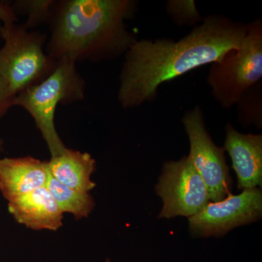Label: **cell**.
<instances>
[{"label":"cell","instance_id":"1","mask_svg":"<svg viewBox=\"0 0 262 262\" xmlns=\"http://www.w3.org/2000/svg\"><path fill=\"white\" fill-rule=\"evenodd\" d=\"M246 33V24L211 14L178 41L137 39L124 55L119 77V103L129 110L152 102L160 85L220 61L241 46Z\"/></svg>","mask_w":262,"mask_h":262},{"label":"cell","instance_id":"2","mask_svg":"<svg viewBox=\"0 0 262 262\" xmlns=\"http://www.w3.org/2000/svg\"><path fill=\"white\" fill-rule=\"evenodd\" d=\"M135 0L55 1L46 51L54 61L98 63L124 56L137 40L125 21L136 15Z\"/></svg>","mask_w":262,"mask_h":262},{"label":"cell","instance_id":"3","mask_svg":"<svg viewBox=\"0 0 262 262\" xmlns=\"http://www.w3.org/2000/svg\"><path fill=\"white\" fill-rule=\"evenodd\" d=\"M76 63L70 58L59 60L46 78L22 91L13 100V106L23 108L32 117L51 157L61 154L67 148L56 128L57 107L82 101L85 95V82Z\"/></svg>","mask_w":262,"mask_h":262},{"label":"cell","instance_id":"4","mask_svg":"<svg viewBox=\"0 0 262 262\" xmlns=\"http://www.w3.org/2000/svg\"><path fill=\"white\" fill-rule=\"evenodd\" d=\"M4 45L0 49V83L14 99L17 95L42 81L56 61L46 53L47 37L16 23L0 29Z\"/></svg>","mask_w":262,"mask_h":262},{"label":"cell","instance_id":"5","mask_svg":"<svg viewBox=\"0 0 262 262\" xmlns=\"http://www.w3.org/2000/svg\"><path fill=\"white\" fill-rule=\"evenodd\" d=\"M261 78L262 20L256 19L246 24L241 46L211 63L206 82L215 101L229 110Z\"/></svg>","mask_w":262,"mask_h":262},{"label":"cell","instance_id":"6","mask_svg":"<svg viewBox=\"0 0 262 262\" xmlns=\"http://www.w3.org/2000/svg\"><path fill=\"white\" fill-rule=\"evenodd\" d=\"M182 122L189 139L188 158L204 181L211 202L225 199L232 194V185L225 151L215 145L208 134L203 110L195 106L188 110Z\"/></svg>","mask_w":262,"mask_h":262},{"label":"cell","instance_id":"7","mask_svg":"<svg viewBox=\"0 0 262 262\" xmlns=\"http://www.w3.org/2000/svg\"><path fill=\"white\" fill-rule=\"evenodd\" d=\"M155 190L163 202L160 219L189 218L211 202L204 181L187 156L164 163Z\"/></svg>","mask_w":262,"mask_h":262},{"label":"cell","instance_id":"8","mask_svg":"<svg viewBox=\"0 0 262 262\" xmlns=\"http://www.w3.org/2000/svg\"><path fill=\"white\" fill-rule=\"evenodd\" d=\"M262 192L258 188L244 189L219 202H209L189 218V231L196 237H220L239 226L261 219Z\"/></svg>","mask_w":262,"mask_h":262},{"label":"cell","instance_id":"9","mask_svg":"<svg viewBox=\"0 0 262 262\" xmlns=\"http://www.w3.org/2000/svg\"><path fill=\"white\" fill-rule=\"evenodd\" d=\"M223 149L232 160L239 189L257 188L262 183V135L241 134L231 123L225 127Z\"/></svg>","mask_w":262,"mask_h":262},{"label":"cell","instance_id":"10","mask_svg":"<svg viewBox=\"0 0 262 262\" xmlns=\"http://www.w3.org/2000/svg\"><path fill=\"white\" fill-rule=\"evenodd\" d=\"M48 177V161L31 156L0 158V192L8 202L45 187Z\"/></svg>","mask_w":262,"mask_h":262},{"label":"cell","instance_id":"11","mask_svg":"<svg viewBox=\"0 0 262 262\" xmlns=\"http://www.w3.org/2000/svg\"><path fill=\"white\" fill-rule=\"evenodd\" d=\"M8 210L18 223L34 230L57 231L63 225V213L46 186L8 202Z\"/></svg>","mask_w":262,"mask_h":262},{"label":"cell","instance_id":"12","mask_svg":"<svg viewBox=\"0 0 262 262\" xmlns=\"http://www.w3.org/2000/svg\"><path fill=\"white\" fill-rule=\"evenodd\" d=\"M48 166L52 177L67 187L87 193L96 187L91 180L96 160L89 153L66 148L61 154L51 157Z\"/></svg>","mask_w":262,"mask_h":262},{"label":"cell","instance_id":"13","mask_svg":"<svg viewBox=\"0 0 262 262\" xmlns=\"http://www.w3.org/2000/svg\"><path fill=\"white\" fill-rule=\"evenodd\" d=\"M46 187L63 213H70L76 220H80L87 218L94 211L96 204L89 193L80 192L63 185L53 178L50 172Z\"/></svg>","mask_w":262,"mask_h":262},{"label":"cell","instance_id":"14","mask_svg":"<svg viewBox=\"0 0 262 262\" xmlns=\"http://www.w3.org/2000/svg\"><path fill=\"white\" fill-rule=\"evenodd\" d=\"M261 82L245 92L236 103L239 122L245 127L262 126Z\"/></svg>","mask_w":262,"mask_h":262},{"label":"cell","instance_id":"15","mask_svg":"<svg viewBox=\"0 0 262 262\" xmlns=\"http://www.w3.org/2000/svg\"><path fill=\"white\" fill-rule=\"evenodd\" d=\"M54 3L55 0H19L12 7L17 15L20 13L27 16L24 25L32 30L41 24L49 23Z\"/></svg>","mask_w":262,"mask_h":262},{"label":"cell","instance_id":"16","mask_svg":"<svg viewBox=\"0 0 262 262\" xmlns=\"http://www.w3.org/2000/svg\"><path fill=\"white\" fill-rule=\"evenodd\" d=\"M166 12L177 25H196L203 20L192 0L168 1Z\"/></svg>","mask_w":262,"mask_h":262},{"label":"cell","instance_id":"17","mask_svg":"<svg viewBox=\"0 0 262 262\" xmlns=\"http://www.w3.org/2000/svg\"><path fill=\"white\" fill-rule=\"evenodd\" d=\"M16 13L12 5L7 3H0V29L4 26L16 23Z\"/></svg>","mask_w":262,"mask_h":262},{"label":"cell","instance_id":"18","mask_svg":"<svg viewBox=\"0 0 262 262\" xmlns=\"http://www.w3.org/2000/svg\"><path fill=\"white\" fill-rule=\"evenodd\" d=\"M13 100L4 86L0 83V118L4 116L8 110L13 106Z\"/></svg>","mask_w":262,"mask_h":262},{"label":"cell","instance_id":"19","mask_svg":"<svg viewBox=\"0 0 262 262\" xmlns=\"http://www.w3.org/2000/svg\"><path fill=\"white\" fill-rule=\"evenodd\" d=\"M3 147H4V141L0 138V151H3Z\"/></svg>","mask_w":262,"mask_h":262},{"label":"cell","instance_id":"20","mask_svg":"<svg viewBox=\"0 0 262 262\" xmlns=\"http://www.w3.org/2000/svg\"><path fill=\"white\" fill-rule=\"evenodd\" d=\"M104 262H111L110 259H106Z\"/></svg>","mask_w":262,"mask_h":262}]
</instances>
